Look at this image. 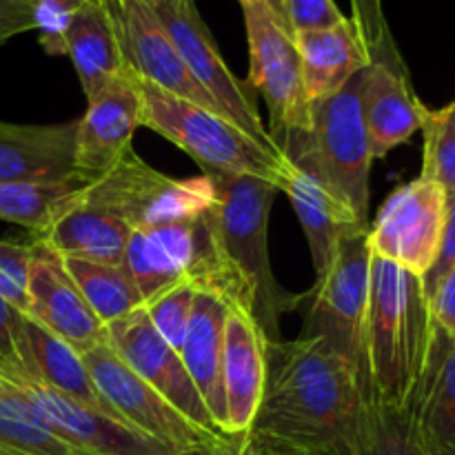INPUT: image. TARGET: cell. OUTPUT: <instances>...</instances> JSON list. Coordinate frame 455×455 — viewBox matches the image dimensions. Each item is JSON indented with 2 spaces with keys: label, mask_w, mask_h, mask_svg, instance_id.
Instances as JSON below:
<instances>
[{
  "label": "cell",
  "mask_w": 455,
  "mask_h": 455,
  "mask_svg": "<svg viewBox=\"0 0 455 455\" xmlns=\"http://www.w3.org/2000/svg\"><path fill=\"white\" fill-rule=\"evenodd\" d=\"M369 394L358 364L323 333L267 342V380L249 438L305 455H364Z\"/></svg>",
  "instance_id": "cell-1"
},
{
  "label": "cell",
  "mask_w": 455,
  "mask_h": 455,
  "mask_svg": "<svg viewBox=\"0 0 455 455\" xmlns=\"http://www.w3.org/2000/svg\"><path fill=\"white\" fill-rule=\"evenodd\" d=\"M434 336L435 320L420 275L373 256L363 333L369 400L413 411Z\"/></svg>",
  "instance_id": "cell-2"
},
{
  "label": "cell",
  "mask_w": 455,
  "mask_h": 455,
  "mask_svg": "<svg viewBox=\"0 0 455 455\" xmlns=\"http://www.w3.org/2000/svg\"><path fill=\"white\" fill-rule=\"evenodd\" d=\"M216 204L194 216L132 231L123 265L140 289L145 305L178 284H194L251 314L247 291L231 271L218 240Z\"/></svg>",
  "instance_id": "cell-3"
},
{
  "label": "cell",
  "mask_w": 455,
  "mask_h": 455,
  "mask_svg": "<svg viewBox=\"0 0 455 455\" xmlns=\"http://www.w3.org/2000/svg\"><path fill=\"white\" fill-rule=\"evenodd\" d=\"M138 80L142 92V127L187 151L207 176H249L284 191L293 163L278 145L258 140L218 111Z\"/></svg>",
  "instance_id": "cell-4"
},
{
  "label": "cell",
  "mask_w": 455,
  "mask_h": 455,
  "mask_svg": "<svg viewBox=\"0 0 455 455\" xmlns=\"http://www.w3.org/2000/svg\"><path fill=\"white\" fill-rule=\"evenodd\" d=\"M212 180L218 191L216 231L222 253L235 278L243 283L253 320L267 340H283L280 320L289 311H296L307 293H289L275 283L271 271L267 225L280 189L249 176H212Z\"/></svg>",
  "instance_id": "cell-5"
},
{
  "label": "cell",
  "mask_w": 455,
  "mask_h": 455,
  "mask_svg": "<svg viewBox=\"0 0 455 455\" xmlns=\"http://www.w3.org/2000/svg\"><path fill=\"white\" fill-rule=\"evenodd\" d=\"M360 74L336 96L314 107L309 132L296 138L284 156L309 169L333 198L371 225L369 178L373 156L360 111Z\"/></svg>",
  "instance_id": "cell-6"
},
{
  "label": "cell",
  "mask_w": 455,
  "mask_h": 455,
  "mask_svg": "<svg viewBox=\"0 0 455 455\" xmlns=\"http://www.w3.org/2000/svg\"><path fill=\"white\" fill-rule=\"evenodd\" d=\"M249 40L247 84L262 93L269 109V136L287 151L311 127V105L302 87L300 56L293 34L260 0H238Z\"/></svg>",
  "instance_id": "cell-7"
},
{
  "label": "cell",
  "mask_w": 455,
  "mask_h": 455,
  "mask_svg": "<svg viewBox=\"0 0 455 455\" xmlns=\"http://www.w3.org/2000/svg\"><path fill=\"white\" fill-rule=\"evenodd\" d=\"M80 200L120 218L133 231L207 212L218 203V191L212 176H164L132 149L114 169L87 182Z\"/></svg>",
  "instance_id": "cell-8"
},
{
  "label": "cell",
  "mask_w": 455,
  "mask_h": 455,
  "mask_svg": "<svg viewBox=\"0 0 455 455\" xmlns=\"http://www.w3.org/2000/svg\"><path fill=\"white\" fill-rule=\"evenodd\" d=\"M367 234L369 229L347 234L338 243L327 271L315 278L314 289L307 293L311 311L305 333L327 336L342 354L358 364L360 373L373 262Z\"/></svg>",
  "instance_id": "cell-9"
},
{
  "label": "cell",
  "mask_w": 455,
  "mask_h": 455,
  "mask_svg": "<svg viewBox=\"0 0 455 455\" xmlns=\"http://www.w3.org/2000/svg\"><path fill=\"white\" fill-rule=\"evenodd\" d=\"M83 358L98 394L102 395L114 418L140 431L147 438L164 444L173 453L189 451L213 440L229 438V435L207 434L196 427L158 391L151 389L136 371H132L107 342L98 345Z\"/></svg>",
  "instance_id": "cell-10"
},
{
  "label": "cell",
  "mask_w": 455,
  "mask_h": 455,
  "mask_svg": "<svg viewBox=\"0 0 455 455\" xmlns=\"http://www.w3.org/2000/svg\"><path fill=\"white\" fill-rule=\"evenodd\" d=\"M0 380L22 395L62 440L83 455H176L109 413L80 404L20 367H0Z\"/></svg>",
  "instance_id": "cell-11"
},
{
  "label": "cell",
  "mask_w": 455,
  "mask_h": 455,
  "mask_svg": "<svg viewBox=\"0 0 455 455\" xmlns=\"http://www.w3.org/2000/svg\"><path fill=\"white\" fill-rule=\"evenodd\" d=\"M149 4L167 29L189 74L216 102L220 114L234 120L258 140L274 142L262 124L253 98L244 89V83H240L222 60L194 0H149Z\"/></svg>",
  "instance_id": "cell-12"
},
{
  "label": "cell",
  "mask_w": 455,
  "mask_h": 455,
  "mask_svg": "<svg viewBox=\"0 0 455 455\" xmlns=\"http://www.w3.org/2000/svg\"><path fill=\"white\" fill-rule=\"evenodd\" d=\"M447 191L418 176L398 187L369 225V247L378 258L425 275L438 256Z\"/></svg>",
  "instance_id": "cell-13"
},
{
  "label": "cell",
  "mask_w": 455,
  "mask_h": 455,
  "mask_svg": "<svg viewBox=\"0 0 455 455\" xmlns=\"http://www.w3.org/2000/svg\"><path fill=\"white\" fill-rule=\"evenodd\" d=\"M114 25L124 65L147 83L178 98L218 111L216 102L200 87L173 47L167 29L149 0H100Z\"/></svg>",
  "instance_id": "cell-14"
},
{
  "label": "cell",
  "mask_w": 455,
  "mask_h": 455,
  "mask_svg": "<svg viewBox=\"0 0 455 455\" xmlns=\"http://www.w3.org/2000/svg\"><path fill=\"white\" fill-rule=\"evenodd\" d=\"M107 345L136 371L151 389L158 391L196 427L213 435H222L213 425L207 404L200 398L189 371L180 358V351L160 338L154 324L147 318L145 307L127 318L107 327Z\"/></svg>",
  "instance_id": "cell-15"
},
{
  "label": "cell",
  "mask_w": 455,
  "mask_h": 455,
  "mask_svg": "<svg viewBox=\"0 0 455 455\" xmlns=\"http://www.w3.org/2000/svg\"><path fill=\"white\" fill-rule=\"evenodd\" d=\"M138 127H142L140 80L127 67L118 78L87 98V111L76 132V173L96 180L114 169L133 149Z\"/></svg>",
  "instance_id": "cell-16"
},
{
  "label": "cell",
  "mask_w": 455,
  "mask_h": 455,
  "mask_svg": "<svg viewBox=\"0 0 455 455\" xmlns=\"http://www.w3.org/2000/svg\"><path fill=\"white\" fill-rule=\"evenodd\" d=\"M31 244L34 253L27 280L31 318L62 338L80 355L105 345L107 327L89 309L87 300L65 269L62 258L38 240L31 238Z\"/></svg>",
  "instance_id": "cell-17"
},
{
  "label": "cell",
  "mask_w": 455,
  "mask_h": 455,
  "mask_svg": "<svg viewBox=\"0 0 455 455\" xmlns=\"http://www.w3.org/2000/svg\"><path fill=\"white\" fill-rule=\"evenodd\" d=\"M267 338L251 314L229 307L222 345L225 434L247 435L256 420L267 380Z\"/></svg>",
  "instance_id": "cell-18"
},
{
  "label": "cell",
  "mask_w": 455,
  "mask_h": 455,
  "mask_svg": "<svg viewBox=\"0 0 455 455\" xmlns=\"http://www.w3.org/2000/svg\"><path fill=\"white\" fill-rule=\"evenodd\" d=\"M360 111L373 160L422 132L429 109L416 96L407 67L373 60L360 74Z\"/></svg>",
  "instance_id": "cell-19"
},
{
  "label": "cell",
  "mask_w": 455,
  "mask_h": 455,
  "mask_svg": "<svg viewBox=\"0 0 455 455\" xmlns=\"http://www.w3.org/2000/svg\"><path fill=\"white\" fill-rule=\"evenodd\" d=\"M78 120L20 124L0 120V182L65 180L76 173Z\"/></svg>",
  "instance_id": "cell-20"
},
{
  "label": "cell",
  "mask_w": 455,
  "mask_h": 455,
  "mask_svg": "<svg viewBox=\"0 0 455 455\" xmlns=\"http://www.w3.org/2000/svg\"><path fill=\"white\" fill-rule=\"evenodd\" d=\"M300 56L302 87L311 111L320 102L336 96L351 78L371 65V53L351 18L331 29L302 31L293 36Z\"/></svg>",
  "instance_id": "cell-21"
},
{
  "label": "cell",
  "mask_w": 455,
  "mask_h": 455,
  "mask_svg": "<svg viewBox=\"0 0 455 455\" xmlns=\"http://www.w3.org/2000/svg\"><path fill=\"white\" fill-rule=\"evenodd\" d=\"M229 305L213 291H198L189 329L180 347V358L207 404L222 435L225 434V391H222V345Z\"/></svg>",
  "instance_id": "cell-22"
},
{
  "label": "cell",
  "mask_w": 455,
  "mask_h": 455,
  "mask_svg": "<svg viewBox=\"0 0 455 455\" xmlns=\"http://www.w3.org/2000/svg\"><path fill=\"white\" fill-rule=\"evenodd\" d=\"M283 194L291 200V207L305 229L309 243L311 260H314L315 278L327 271L338 243L347 234L358 229H369L367 222L355 218L340 200L333 198L323 182L307 167L293 163L291 178Z\"/></svg>",
  "instance_id": "cell-23"
},
{
  "label": "cell",
  "mask_w": 455,
  "mask_h": 455,
  "mask_svg": "<svg viewBox=\"0 0 455 455\" xmlns=\"http://www.w3.org/2000/svg\"><path fill=\"white\" fill-rule=\"evenodd\" d=\"M129 238H132V227L127 222L96 207H89L78 198L43 235L34 240L47 244L62 258L123 265Z\"/></svg>",
  "instance_id": "cell-24"
},
{
  "label": "cell",
  "mask_w": 455,
  "mask_h": 455,
  "mask_svg": "<svg viewBox=\"0 0 455 455\" xmlns=\"http://www.w3.org/2000/svg\"><path fill=\"white\" fill-rule=\"evenodd\" d=\"M67 56L74 62L84 98L118 78L124 65L114 25L100 0H83L67 31Z\"/></svg>",
  "instance_id": "cell-25"
},
{
  "label": "cell",
  "mask_w": 455,
  "mask_h": 455,
  "mask_svg": "<svg viewBox=\"0 0 455 455\" xmlns=\"http://www.w3.org/2000/svg\"><path fill=\"white\" fill-rule=\"evenodd\" d=\"M22 331H25L27 354H29L27 371L38 376L40 380L65 394L67 398L109 413L114 418V413L109 411V407L93 385L84 358L74 347L67 345L62 338H58L49 329H44L31 315H25V320H22Z\"/></svg>",
  "instance_id": "cell-26"
},
{
  "label": "cell",
  "mask_w": 455,
  "mask_h": 455,
  "mask_svg": "<svg viewBox=\"0 0 455 455\" xmlns=\"http://www.w3.org/2000/svg\"><path fill=\"white\" fill-rule=\"evenodd\" d=\"M413 413L429 447H455V338L438 324Z\"/></svg>",
  "instance_id": "cell-27"
},
{
  "label": "cell",
  "mask_w": 455,
  "mask_h": 455,
  "mask_svg": "<svg viewBox=\"0 0 455 455\" xmlns=\"http://www.w3.org/2000/svg\"><path fill=\"white\" fill-rule=\"evenodd\" d=\"M87 178L65 180L0 182V220L25 227L31 238L43 235L87 187Z\"/></svg>",
  "instance_id": "cell-28"
},
{
  "label": "cell",
  "mask_w": 455,
  "mask_h": 455,
  "mask_svg": "<svg viewBox=\"0 0 455 455\" xmlns=\"http://www.w3.org/2000/svg\"><path fill=\"white\" fill-rule=\"evenodd\" d=\"M62 262L89 309L105 327L145 307V298L124 265H102L80 258H62Z\"/></svg>",
  "instance_id": "cell-29"
},
{
  "label": "cell",
  "mask_w": 455,
  "mask_h": 455,
  "mask_svg": "<svg viewBox=\"0 0 455 455\" xmlns=\"http://www.w3.org/2000/svg\"><path fill=\"white\" fill-rule=\"evenodd\" d=\"M0 455H83L49 422L0 380Z\"/></svg>",
  "instance_id": "cell-30"
},
{
  "label": "cell",
  "mask_w": 455,
  "mask_h": 455,
  "mask_svg": "<svg viewBox=\"0 0 455 455\" xmlns=\"http://www.w3.org/2000/svg\"><path fill=\"white\" fill-rule=\"evenodd\" d=\"M364 455H431L411 409L369 400Z\"/></svg>",
  "instance_id": "cell-31"
},
{
  "label": "cell",
  "mask_w": 455,
  "mask_h": 455,
  "mask_svg": "<svg viewBox=\"0 0 455 455\" xmlns=\"http://www.w3.org/2000/svg\"><path fill=\"white\" fill-rule=\"evenodd\" d=\"M425 151L420 178L455 194V100L443 109H429L425 120Z\"/></svg>",
  "instance_id": "cell-32"
},
{
  "label": "cell",
  "mask_w": 455,
  "mask_h": 455,
  "mask_svg": "<svg viewBox=\"0 0 455 455\" xmlns=\"http://www.w3.org/2000/svg\"><path fill=\"white\" fill-rule=\"evenodd\" d=\"M198 291L200 289H196L194 284H178L145 305L149 323L154 324L160 338L176 351H180L185 333L189 329Z\"/></svg>",
  "instance_id": "cell-33"
},
{
  "label": "cell",
  "mask_w": 455,
  "mask_h": 455,
  "mask_svg": "<svg viewBox=\"0 0 455 455\" xmlns=\"http://www.w3.org/2000/svg\"><path fill=\"white\" fill-rule=\"evenodd\" d=\"M83 0H29L31 27L49 56H67V31Z\"/></svg>",
  "instance_id": "cell-34"
},
{
  "label": "cell",
  "mask_w": 455,
  "mask_h": 455,
  "mask_svg": "<svg viewBox=\"0 0 455 455\" xmlns=\"http://www.w3.org/2000/svg\"><path fill=\"white\" fill-rule=\"evenodd\" d=\"M351 7H354L351 20L358 27L360 36L371 53V60L404 65L394 40H391L385 12H382V0H351Z\"/></svg>",
  "instance_id": "cell-35"
},
{
  "label": "cell",
  "mask_w": 455,
  "mask_h": 455,
  "mask_svg": "<svg viewBox=\"0 0 455 455\" xmlns=\"http://www.w3.org/2000/svg\"><path fill=\"white\" fill-rule=\"evenodd\" d=\"M280 9L293 36L302 31L331 29L347 20L333 0H280Z\"/></svg>",
  "instance_id": "cell-36"
},
{
  "label": "cell",
  "mask_w": 455,
  "mask_h": 455,
  "mask_svg": "<svg viewBox=\"0 0 455 455\" xmlns=\"http://www.w3.org/2000/svg\"><path fill=\"white\" fill-rule=\"evenodd\" d=\"M22 320L25 314H20L0 296V367H20L27 371L29 354H27Z\"/></svg>",
  "instance_id": "cell-37"
},
{
  "label": "cell",
  "mask_w": 455,
  "mask_h": 455,
  "mask_svg": "<svg viewBox=\"0 0 455 455\" xmlns=\"http://www.w3.org/2000/svg\"><path fill=\"white\" fill-rule=\"evenodd\" d=\"M455 267V194H447L444 200V227L443 238H440L438 256H435L434 265L429 267L425 275H422V287H425L427 300L438 291L440 283L447 278V274Z\"/></svg>",
  "instance_id": "cell-38"
},
{
  "label": "cell",
  "mask_w": 455,
  "mask_h": 455,
  "mask_svg": "<svg viewBox=\"0 0 455 455\" xmlns=\"http://www.w3.org/2000/svg\"><path fill=\"white\" fill-rule=\"evenodd\" d=\"M34 244L18 243V240H0V271L9 280L27 291V280H29V265Z\"/></svg>",
  "instance_id": "cell-39"
},
{
  "label": "cell",
  "mask_w": 455,
  "mask_h": 455,
  "mask_svg": "<svg viewBox=\"0 0 455 455\" xmlns=\"http://www.w3.org/2000/svg\"><path fill=\"white\" fill-rule=\"evenodd\" d=\"M431 314H434L435 324L455 338V267L440 283L435 296L431 298Z\"/></svg>",
  "instance_id": "cell-40"
},
{
  "label": "cell",
  "mask_w": 455,
  "mask_h": 455,
  "mask_svg": "<svg viewBox=\"0 0 455 455\" xmlns=\"http://www.w3.org/2000/svg\"><path fill=\"white\" fill-rule=\"evenodd\" d=\"M176 455H253L249 447L247 435H235V438H220L213 443L203 444V447L189 449Z\"/></svg>",
  "instance_id": "cell-41"
},
{
  "label": "cell",
  "mask_w": 455,
  "mask_h": 455,
  "mask_svg": "<svg viewBox=\"0 0 455 455\" xmlns=\"http://www.w3.org/2000/svg\"><path fill=\"white\" fill-rule=\"evenodd\" d=\"M0 296H3L9 305L16 307L20 314L29 315V296H27L25 289H20L13 280H9L3 271H0Z\"/></svg>",
  "instance_id": "cell-42"
},
{
  "label": "cell",
  "mask_w": 455,
  "mask_h": 455,
  "mask_svg": "<svg viewBox=\"0 0 455 455\" xmlns=\"http://www.w3.org/2000/svg\"><path fill=\"white\" fill-rule=\"evenodd\" d=\"M249 447H251L253 455H305L300 451H293V449L283 447V444H274V443H265V440H253L249 438Z\"/></svg>",
  "instance_id": "cell-43"
},
{
  "label": "cell",
  "mask_w": 455,
  "mask_h": 455,
  "mask_svg": "<svg viewBox=\"0 0 455 455\" xmlns=\"http://www.w3.org/2000/svg\"><path fill=\"white\" fill-rule=\"evenodd\" d=\"M260 3H265L267 7H269L271 12H274L275 16H278L280 20L284 22V18H283V9H280V0H260ZM284 25H287V22H284ZM287 29H289V27H287Z\"/></svg>",
  "instance_id": "cell-44"
},
{
  "label": "cell",
  "mask_w": 455,
  "mask_h": 455,
  "mask_svg": "<svg viewBox=\"0 0 455 455\" xmlns=\"http://www.w3.org/2000/svg\"><path fill=\"white\" fill-rule=\"evenodd\" d=\"M431 455H455V447H429Z\"/></svg>",
  "instance_id": "cell-45"
}]
</instances>
